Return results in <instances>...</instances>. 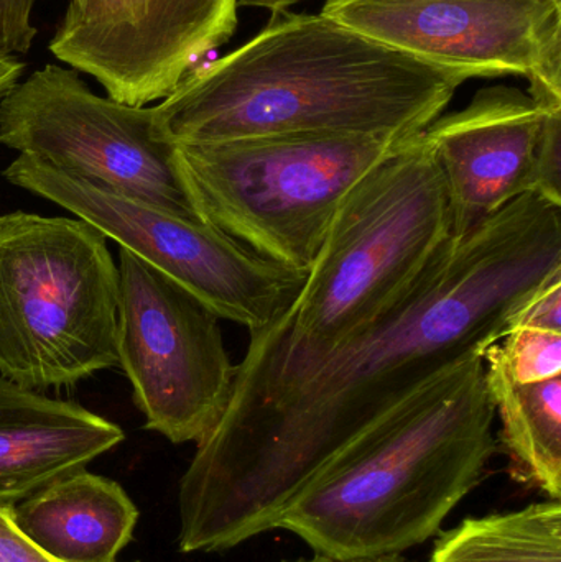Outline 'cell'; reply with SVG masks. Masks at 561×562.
Here are the masks:
<instances>
[{"label": "cell", "instance_id": "obj_11", "mask_svg": "<svg viewBox=\"0 0 561 562\" xmlns=\"http://www.w3.org/2000/svg\"><path fill=\"white\" fill-rule=\"evenodd\" d=\"M237 0H71L49 52L144 108L171 94L237 25Z\"/></svg>", "mask_w": 561, "mask_h": 562}, {"label": "cell", "instance_id": "obj_6", "mask_svg": "<svg viewBox=\"0 0 561 562\" xmlns=\"http://www.w3.org/2000/svg\"><path fill=\"white\" fill-rule=\"evenodd\" d=\"M414 138L292 134L177 147L201 220L306 273L343 198Z\"/></svg>", "mask_w": 561, "mask_h": 562}, {"label": "cell", "instance_id": "obj_10", "mask_svg": "<svg viewBox=\"0 0 561 562\" xmlns=\"http://www.w3.org/2000/svg\"><path fill=\"white\" fill-rule=\"evenodd\" d=\"M322 15L464 79L526 76L561 108V0H328Z\"/></svg>", "mask_w": 561, "mask_h": 562}, {"label": "cell", "instance_id": "obj_13", "mask_svg": "<svg viewBox=\"0 0 561 562\" xmlns=\"http://www.w3.org/2000/svg\"><path fill=\"white\" fill-rule=\"evenodd\" d=\"M124 441L114 423L78 403L0 376V507H13Z\"/></svg>", "mask_w": 561, "mask_h": 562}, {"label": "cell", "instance_id": "obj_15", "mask_svg": "<svg viewBox=\"0 0 561 562\" xmlns=\"http://www.w3.org/2000/svg\"><path fill=\"white\" fill-rule=\"evenodd\" d=\"M484 380L514 481L560 501L561 376L517 383L484 366Z\"/></svg>", "mask_w": 561, "mask_h": 562}, {"label": "cell", "instance_id": "obj_19", "mask_svg": "<svg viewBox=\"0 0 561 562\" xmlns=\"http://www.w3.org/2000/svg\"><path fill=\"white\" fill-rule=\"evenodd\" d=\"M36 0H0V55H26L36 29L32 22Z\"/></svg>", "mask_w": 561, "mask_h": 562}, {"label": "cell", "instance_id": "obj_5", "mask_svg": "<svg viewBox=\"0 0 561 562\" xmlns=\"http://www.w3.org/2000/svg\"><path fill=\"white\" fill-rule=\"evenodd\" d=\"M78 217L0 214V376L75 385L119 367V270Z\"/></svg>", "mask_w": 561, "mask_h": 562}, {"label": "cell", "instance_id": "obj_12", "mask_svg": "<svg viewBox=\"0 0 561 562\" xmlns=\"http://www.w3.org/2000/svg\"><path fill=\"white\" fill-rule=\"evenodd\" d=\"M552 109L529 92L494 86L425 128L422 135L447 188L451 236H464L534 193L540 138Z\"/></svg>", "mask_w": 561, "mask_h": 562}, {"label": "cell", "instance_id": "obj_23", "mask_svg": "<svg viewBox=\"0 0 561 562\" xmlns=\"http://www.w3.org/2000/svg\"><path fill=\"white\" fill-rule=\"evenodd\" d=\"M299 2H302V0H237V5L262 7V9H269L277 13L285 12L289 7Z\"/></svg>", "mask_w": 561, "mask_h": 562}, {"label": "cell", "instance_id": "obj_24", "mask_svg": "<svg viewBox=\"0 0 561 562\" xmlns=\"http://www.w3.org/2000/svg\"><path fill=\"white\" fill-rule=\"evenodd\" d=\"M285 562H407V561L401 560V558H399V557L375 558V560L338 561V560H332V558L319 557V554H315V558H312V560H299V561H285Z\"/></svg>", "mask_w": 561, "mask_h": 562}, {"label": "cell", "instance_id": "obj_21", "mask_svg": "<svg viewBox=\"0 0 561 562\" xmlns=\"http://www.w3.org/2000/svg\"><path fill=\"white\" fill-rule=\"evenodd\" d=\"M519 323L561 333V277L553 280L539 296L526 307Z\"/></svg>", "mask_w": 561, "mask_h": 562}, {"label": "cell", "instance_id": "obj_8", "mask_svg": "<svg viewBox=\"0 0 561 562\" xmlns=\"http://www.w3.org/2000/svg\"><path fill=\"white\" fill-rule=\"evenodd\" d=\"M0 144L124 196L198 217L178 147L155 108L101 98L72 69L46 65L0 101Z\"/></svg>", "mask_w": 561, "mask_h": 562}, {"label": "cell", "instance_id": "obj_20", "mask_svg": "<svg viewBox=\"0 0 561 562\" xmlns=\"http://www.w3.org/2000/svg\"><path fill=\"white\" fill-rule=\"evenodd\" d=\"M0 562H63L43 551L13 524L9 507H0Z\"/></svg>", "mask_w": 561, "mask_h": 562}, {"label": "cell", "instance_id": "obj_7", "mask_svg": "<svg viewBox=\"0 0 561 562\" xmlns=\"http://www.w3.org/2000/svg\"><path fill=\"white\" fill-rule=\"evenodd\" d=\"M3 177L91 224L220 319L249 333L273 323L305 283L306 273L257 256L206 221L124 196L35 158L19 155Z\"/></svg>", "mask_w": 561, "mask_h": 562}, {"label": "cell", "instance_id": "obj_22", "mask_svg": "<svg viewBox=\"0 0 561 562\" xmlns=\"http://www.w3.org/2000/svg\"><path fill=\"white\" fill-rule=\"evenodd\" d=\"M25 65L16 56L0 55V101L19 85Z\"/></svg>", "mask_w": 561, "mask_h": 562}, {"label": "cell", "instance_id": "obj_17", "mask_svg": "<svg viewBox=\"0 0 561 562\" xmlns=\"http://www.w3.org/2000/svg\"><path fill=\"white\" fill-rule=\"evenodd\" d=\"M484 366L517 383L561 376V333L519 323L483 356Z\"/></svg>", "mask_w": 561, "mask_h": 562}, {"label": "cell", "instance_id": "obj_18", "mask_svg": "<svg viewBox=\"0 0 561 562\" xmlns=\"http://www.w3.org/2000/svg\"><path fill=\"white\" fill-rule=\"evenodd\" d=\"M534 194L561 207V108L552 109L543 124Z\"/></svg>", "mask_w": 561, "mask_h": 562}, {"label": "cell", "instance_id": "obj_9", "mask_svg": "<svg viewBox=\"0 0 561 562\" xmlns=\"http://www.w3.org/2000/svg\"><path fill=\"white\" fill-rule=\"evenodd\" d=\"M119 367L145 428L200 442L220 422L236 366L220 317L180 284L119 247Z\"/></svg>", "mask_w": 561, "mask_h": 562}, {"label": "cell", "instance_id": "obj_14", "mask_svg": "<svg viewBox=\"0 0 561 562\" xmlns=\"http://www.w3.org/2000/svg\"><path fill=\"white\" fill-rule=\"evenodd\" d=\"M20 531L63 562H117L138 510L117 482L82 471L9 507Z\"/></svg>", "mask_w": 561, "mask_h": 562}, {"label": "cell", "instance_id": "obj_16", "mask_svg": "<svg viewBox=\"0 0 561 562\" xmlns=\"http://www.w3.org/2000/svg\"><path fill=\"white\" fill-rule=\"evenodd\" d=\"M428 562H561L560 501L467 518L441 535Z\"/></svg>", "mask_w": 561, "mask_h": 562}, {"label": "cell", "instance_id": "obj_1", "mask_svg": "<svg viewBox=\"0 0 561 562\" xmlns=\"http://www.w3.org/2000/svg\"><path fill=\"white\" fill-rule=\"evenodd\" d=\"M560 277L561 207L537 194L448 237L378 319L197 442L178 494L181 553L277 530L349 442L438 373L483 357Z\"/></svg>", "mask_w": 561, "mask_h": 562}, {"label": "cell", "instance_id": "obj_4", "mask_svg": "<svg viewBox=\"0 0 561 562\" xmlns=\"http://www.w3.org/2000/svg\"><path fill=\"white\" fill-rule=\"evenodd\" d=\"M450 236L447 188L420 134L343 198L295 300L250 330L224 412L263 402L378 319Z\"/></svg>", "mask_w": 561, "mask_h": 562}, {"label": "cell", "instance_id": "obj_2", "mask_svg": "<svg viewBox=\"0 0 561 562\" xmlns=\"http://www.w3.org/2000/svg\"><path fill=\"white\" fill-rule=\"evenodd\" d=\"M464 81L322 13L285 10L236 52L188 75L155 115L177 145L292 134L408 140Z\"/></svg>", "mask_w": 561, "mask_h": 562}, {"label": "cell", "instance_id": "obj_3", "mask_svg": "<svg viewBox=\"0 0 561 562\" xmlns=\"http://www.w3.org/2000/svg\"><path fill=\"white\" fill-rule=\"evenodd\" d=\"M494 419L483 357H468L349 442L279 528L338 561L425 543L483 479L500 448Z\"/></svg>", "mask_w": 561, "mask_h": 562}]
</instances>
